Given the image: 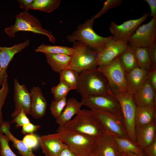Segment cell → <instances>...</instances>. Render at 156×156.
<instances>
[{
  "label": "cell",
  "instance_id": "obj_1",
  "mask_svg": "<svg viewBox=\"0 0 156 156\" xmlns=\"http://www.w3.org/2000/svg\"><path fill=\"white\" fill-rule=\"evenodd\" d=\"M97 68L79 73L76 90L82 97L88 94H113L106 78Z\"/></svg>",
  "mask_w": 156,
  "mask_h": 156
},
{
  "label": "cell",
  "instance_id": "obj_2",
  "mask_svg": "<svg viewBox=\"0 0 156 156\" xmlns=\"http://www.w3.org/2000/svg\"><path fill=\"white\" fill-rule=\"evenodd\" d=\"M95 20L92 16L79 25L76 30L66 36L67 40L72 43L75 41L80 42L96 52H100L113 36L103 37L96 33L93 27Z\"/></svg>",
  "mask_w": 156,
  "mask_h": 156
},
{
  "label": "cell",
  "instance_id": "obj_3",
  "mask_svg": "<svg viewBox=\"0 0 156 156\" xmlns=\"http://www.w3.org/2000/svg\"><path fill=\"white\" fill-rule=\"evenodd\" d=\"M63 126L70 130L96 139L104 132L91 109H81L73 119Z\"/></svg>",
  "mask_w": 156,
  "mask_h": 156
},
{
  "label": "cell",
  "instance_id": "obj_4",
  "mask_svg": "<svg viewBox=\"0 0 156 156\" xmlns=\"http://www.w3.org/2000/svg\"><path fill=\"white\" fill-rule=\"evenodd\" d=\"M63 142L78 156H92L96 139L59 126L57 130Z\"/></svg>",
  "mask_w": 156,
  "mask_h": 156
},
{
  "label": "cell",
  "instance_id": "obj_5",
  "mask_svg": "<svg viewBox=\"0 0 156 156\" xmlns=\"http://www.w3.org/2000/svg\"><path fill=\"white\" fill-rule=\"evenodd\" d=\"M4 31L10 38L14 37L18 31H26L45 35L52 43L55 44L56 41L51 33L43 28L38 19L27 11H23L17 15L14 24L6 28Z\"/></svg>",
  "mask_w": 156,
  "mask_h": 156
},
{
  "label": "cell",
  "instance_id": "obj_6",
  "mask_svg": "<svg viewBox=\"0 0 156 156\" xmlns=\"http://www.w3.org/2000/svg\"><path fill=\"white\" fill-rule=\"evenodd\" d=\"M72 43L73 52L67 68L79 73L98 66L99 53L80 42L75 41Z\"/></svg>",
  "mask_w": 156,
  "mask_h": 156
},
{
  "label": "cell",
  "instance_id": "obj_7",
  "mask_svg": "<svg viewBox=\"0 0 156 156\" xmlns=\"http://www.w3.org/2000/svg\"><path fill=\"white\" fill-rule=\"evenodd\" d=\"M97 68L106 78L113 93H129L125 72L118 57L109 63L98 66Z\"/></svg>",
  "mask_w": 156,
  "mask_h": 156
},
{
  "label": "cell",
  "instance_id": "obj_8",
  "mask_svg": "<svg viewBox=\"0 0 156 156\" xmlns=\"http://www.w3.org/2000/svg\"><path fill=\"white\" fill-rule=\"evenodd\" d=\"M113 94L120 104L128 137L131 140L136 142L135 136L136 106L132 95L128 92H114Z\"/></svg>",
  "mask_w": 156,
  "mask_h": 156
},
{
  "label": "cell",
  "instance_id": "obj_9",
  "mask_svg": "<svg viewBox=\"0 0 156 156\" xmlns=\"http://www.w3.org/2000/svg\"><path fill=\"white\" fill-rule=\"evenodd\" d=\"M90 109L97 119L104 132L114 136L129 138L122 115L94 109Z\"/></svg>",
  "mask_w": 156,
  "mask_h": 156
},
{
  "label": "cell",
  "instance_id": "obj_10",
  "mask_svg": "<svg viewBox=\"0 0 156 156\" xmlns=\"http://www.w3.org/2000/svg\"><path fill=\"white\" fill-rule=\"evenodd\" d=\"M82 105L119 115H122L120 104L114 94H88L82 97Z\"/></svg>",
  "mask_w": 156,
  "mask_h": 156
},
{
  "label": "cell",
  "instance_id": "obj_11",
  "mask_svg": "<svg viewBox=\"0 0 156 156\" xmlns=\"http://www.w3.org/2000/svg\"><path fill=\"white\" fill-rule=\"evenodd\" d=\"M156 41V19L152 18L148 23L140 26L128 40L134 48L148 47Z\"/></svg>",
  "mask_w": 156,
  "mask_h": 156
},
{
  "label": "cell",
  "instance_id": "obj_12",
  "mask_svg": "<svg viewBox=\"0 0 156 156\" xmlns=\"http://www.w3.org/2000/svg\"><path fill=\"white\" fill-rule=\"evenodd\" d=\"M148 16V13H145L139 18L129 20L120 25L112 21L109 25V31L114 39L128 42L131 37Z\"/></svg>",
  "mask_w": 156,
  "mask_h": 156
},
{
  "label": "cell",
  "instance_id": "obj_13",
  "mask_svg": "<svg viewBox=\"0 0 156 156\" xmlns=\"http://www.w3.org/2000/svg\"><path fill=\"white\" fill-rule=\"evenodd\" d=\"M14 92L13 99L14 109L11 116L13 118L18 115L22 110L27 115L30 114L31 99L30 92L25 84L19 83L16 78L14 79Z\"/></svg>",
  "mask_w": 156,
  "mask_h": 156
},
{
  "label": "cell",
  "instance_id": "obj_14",
  "mask_svg": "<svg viewBox=\"0 0 156 156\" xmlns=\"http://www.w3.org/2000/svg\"><path fill=\"white\" fill-rule=\"evenodd\" d=\"M29 43L30 40H27L11 47H0V88L8 77L7 68L14 55L26 48Z\"/></svg>",
  "mask_w": 156,
  "mask_h": 156
},
{
  "label": "cell",
  "instance_id": "obj_15",
  "mask_svg": "<svg viewBox=\"0 0 156 156\" xmlns=\"http://www.w3.org/2000/svg\"><path fill=\"white\" fill-rule=\"evenodd\" d=\"M92 156H120L114 136L104 132L96 138Z\"/></svg>",
  "mask_w": 156,
  "mask_h": 156
},
{
  "label": "cell",
  "instance_id": "obj_16",
  "mask_svg": "<svg viewBox=\"0 0 156 156\" xmlns=\"http://www.w3.org/2000/svg\"><path fill=\"white\" fill-rule=\"evenodd\" d=\"M40 146L45 156H58L64 148L68 147L58 134H49L39 137Z\"/></svg>",
  "mask_w": 156,
  "mask_h": 156
},
{
  "label": "cell",
  "instance_id": "obj_17",
  "mask_svg": "<svg viewBox=\"0 0 156 156\" xmlns=\"http://www.w3.org/2000/svg\"><path fill=\"white\" fill-rule=\"evenodd\" d=\"M128 42L113 38L99 53L98 66L108 64L118 57L127 47Z\"/></svg>",
  "mask_w": 156,
  "mask_h": 156
},
{
  "label": "cell",
  "instance_id": "obj_18",
  "mask_svg": "<svg viewBox=\"0 0 156 156\" xmlns=\"http://www.w3.org/2000/svg\"><path fill=\"white\" fill-rule=\"evenodd\" d=\"M136 107H156V91L150 84L148 79L143 86L132 95Z\"/></svg>",
  "mask_w": 156,
  "mask_h": 156
},
{
  "label": "cell",
  "instance_id": "obj_19",
  "mask_svg": "<svg viewBox=\"0 0 156 156\" xmlns=\"http://www.w3.org/2000/svg\"><path fill=\"white\" fill-rule=\"evenodd\" d=\"M31 99L30 114L34 118L38 119L42 118L45 115L47 103L40 88L34 86L30 92Z\"/></svg>",
  "mask_w": 156,
  "mask_h": 156
},
{
  "label": "cell",
  "instance_id": "obj_20",
  "mask_svg": "<svg viewBox=\"0 0 156 156\" xmlns=\"http://www.w3.org/2000/svg\"><path fill=\"white\" fill-rule=\"evenodd\" d=\"M126 83L129 93L132 95L139 90L147 79V71L138 66L125 73Z\"/></svg>",
  "mask_w": 156,
  "mask_h": 156
},
{
  "label": "cell",
  "instance_id": "obj_21",
  "mask_svg": "<svg viewBox=\"0 0 156 156\" xmlns=\"http://www.w3.org/2000/svg\"><path fill=\"white\" fill-rule=\"evenodd\" d=\"M156 121L135 129L136 142L143 149L156 139Z\"/></svg>",
  "mask_w": 156,
  "mask_h": 156
},
{
  "label": "cell",
  "instance_id": "obj_22",
  "mask_svg": "<svg viewBox=\"0 0 156 156\" xmlns=\"http://www.w3.org/2000/svg\"><path fill=\"white\" fill-rule=\"evenodd\" d=\"M83 105L81 102L73 97L67 100L66 106L60 116L56 119V122L59 126H63L70 121L81 110Z\"/></svg>",
  "mask_w": 156,
  "mask_h": 156
},
{
  "label": "cell",
  "instance_id": "obj_23",
  "mask_svg": "<svg viewBox=\"0 0 156 156\" xmlns=\"http://www.w3.org/2000/svg\"><path fill=\"white\" fill-rule=\"evenodd\" d=\"M10 123L8 121H3L0 126V133L6 135L13 143V145L23 156H32L34 154L32 149L28 146L22 140L16 138L10 131Z\"/></svg>",
  "mask_w": 156,
  "mask_h": 156
},
{
  "label": "cell",
  "instance_id": "obj_24",
  "mask_svg": "<svg viewBox=\"0 0 156 156\" xmlns=\"http://www.w3.org/2000/svg\"><path fill=\"white\" fill-rule=\"evenodd\" d=\"M154 121H156V107L136 106L135 128L146 125Z\"/></svg>",
  "mask_w": 156,
  "mask_h": 156
},
{
  "label": "cell",
  "instance_id": "obj_25",
  "mask_svg": "<svg viewBox=\"0 0 156 156\" xmlns=\"http://www.w3.org/2000/svg\"><path fill=\"white\" fill-rule=\"evenodd\" d=\"M47 62L54 71L59 73L68 66L71 56L65 54H45Z\"/></svg>",
  "mask_w": 156,
  "mask_h": 156
},
{
  "label": "cell",
  "instance_id": "obj_26",
  "mask_svg": "<svg viewBox=\"0 0 156 156\" xmlns=\"http://www.w3.org/2000/svg\"><path fill=\"white\" fill-rule=\"evenodd\" d=\"M134 48L128 44L127 48L118 56L125 73L128 72L138 66Z\"/></svg>",
  "mask_w": 156,
  "mask_h": 156
},
{
  "label": "cell",
  "instance_id": "obj_27",
  "mask_svg": "<svg viewBox=\"0 0 156 156\" xmlns=\"http://www.w3.org/2000/svg\"><path fill=\"white\" fill-rule=\"evenodd\" d=\"M120 152L130 153L138 155H142L144 152L143 149L136 142L129 138L114 136Z\"/></svg>",
  "mask_w": 156,
  "mask_h": 156
},
{
  "label": "cell",
  "instance_id": "obj_28",
  "mask_svg": "<svg viewBox=\"0 0 156 156\" xmlns=\"http://www.w3.org/2000/svg\"><path fill=\"white\" fill-rule=\"evenodd\" d=\"M134 50L138 66L146 71H148L151 68L152 64L148 47H135Z\"/></svg>",
  "mask_w": 156,
  "mask_h": 156
},
{
  "label": "cell",
  "instance_id": "obj_29",
  "mask_svg": "<svg viewBox=\"0 0 156 156\" xmlns=\"http://www.w3.org/2000/svg\"><path fill=\"white\" fill-rule=\"evenodd\" d=\"M36 52H41L45 54H65L71 56L73 53V47L61 45H51L42 44L35 50Z\"/></svg>",
  "mask_w": 156,
  "mask_h": 156
},
{
  "label": "cell",
  "instance_id": "obj_30",
  "mask_svg": "<svg viewBox=\"0 0 156 156\" xmlns=\"http://www.w3.org/2000/svg\"><path fill=\"white\" fill-rule=\"evenodd\" d=\"M60 2V0H34L31 9L50 13L58 8Z\"/></svg>",
  "mask_w": 156,
  "mask_h": 156
},
{
  "label": "cell",
  "instance_id": "obj_31",
  "mask_svg": "<svg viewBox=\"0 0 156 156\" xmlns=\"http://www.w3.org/2000/svg\"><path fill=\"white\" fill-rule=\"evenodd\" d=\"M60 81L66 83L72 90H76L79 73L73 69L67 68L59 73Z\"/></svg>",
  "mask_w": 156,
  "mask_h": 156
},
{
  "label": "cell",
  "instance_id": "obj_32",
  "mask_svg": "<svg viewBox=\"0 0 156 156\" xmlns=\"http://www.w3.org/2000/svg\"><path fill=\"white\" fill-rule=\"evenodd\" d=\"M72 90L71 88L65 82L60 81L59 83L51 88V93L53 95L54 100L58 101L66 97L69 92Z\"/></svg>",
  "mask_w": 156,
  "mask_h": 156
},
{
  "label": "cell",
  "instance_id": "obj_33",
  "mask_svg": "<svg viewBox=\"0 0 156 156\" xmlns=\"http://www.w3.org/2000/svg\"><path fill=\"white\" fill-rule=\"evenodd\" d=\"M67 99L64 98L58 101L53 100L49 107L51 113L54 118H57L61 115L66 104Z\"/></svg>",
  "mask_w": 156,
  "mask_h": 156
},
{
  "label": "cell",
  "instance_id": "obj_34",
  "mask_svg": "<svg viewBox=\"0 0 156 156\" xmlns=\"http://www.w3.org/2000/svg\"><path fill=\"white\" fill-rule=\"evenodd\" d=\"M9 138L5 135L0 133V155L1 156H17L10 147Z\"/></svg>",
  "mask_w": 156,
  "mask_h": 156
},
{
  "label": "cell",
  "instance_id": "obj_35",
  "mask_svg": "<svg viewBox=\"0 0 156 156\" xmlns=\"http://www.w3.org/2000/svg\"><path fill=\"white\" fill-rule=\"evenodd\" d=\"M9 92L8 77L6 78L0 89V126L3 121L2 112V107Z\"/></svg>",
  "mask_w": 156,
  "mask_h": 156
},
{
  "label": "cell",
  "instance_id": "obj_36",
  "mask_svg": "<svg viewBox=\"0 0 156 156\" xmlns=\"http://www.w3.org/2000/svg\"><path fill=\"white\" fill-rule=\"evenodd\" d=\"M122 1V0H107L104 2L101 10L94 16V19L100 17L108 10L118 7L121 5Z\"/></svg>",
  "mask_w": 156,
  "mask_h": 156
},
{
  "label": "cell",
  "instance_id": "obj_37",
  "mask_svg": "<svg viewBox=\"0 0 156 156\" xmlns=\"http://www.w3.org/2000/svg\"><path fill=\"white\" fill-rule=\"evenodd\" d=\"M22 141L31 149L36 148L40 144L39 137L34 133L26 134Z\"/></svg>",
  "mask_w": 156,
  "mask_h": 156
},
{
  "label": "cell",
  "instance_id": "obj_38",
  "mask_svg": "<svg viewBox=\"0 0 156 156\" xmlns=\"http://www.w3.org/2000/svg\"><path fill=\"white\" fill-rule=\"evenodd\" d=\"M12 123L16 124V127L17 128L30 122V120L27 116V114L23 110L16 116L13 118Z\"/></svg>",
  "mask_w": 156,
  "mask_h": 156
},
{
  "label": "cell",
  "instance_id": "obj_39",
  "mask_svg": "<svg viewBox=\"0 0 156 156\" xmlns=\"http://www.w3.org/2000/svg\"><path fill=\"white\" fill-rule=\"evenodd\" d=\"M147 79L153 89L156 92V66H152L147 71Z\"/></svg>",
  "mask_w": 156,
  "mask_h": 156
},
{
  "label": "cell",
  "instance_id": "obj_40",
  "mask_svg": "<svg viewBox=\"0 0 156 156\" xmlns=\"http://www.w3.org/2000/svg\"><path fill=\"white\" fill-rule=\"evenodd\" d=\"M40 125H34L31 122L26 124L22 126V133L24 134L34 133L40 129Z\"/></svg>",
  "mask_w": 156,
  "mask_h": 156
},
{
  "label": "cell",
  "instance_id": "obj_41",
  "mask_svg": "<svg viewBox=\"0 0 156 156\" xmlns=\"http://www.w3.org/2000/svg\"><path fill=\"white\" fill-rule=\"evenodd\" d=\"M143 150L147 156H156V139Z\"/></svg>",
  "mask_w": 156,
  "mask_h": 156
},
{
  "label": "cell",
  "instance_id": "obj_42",
  "mask_svg": "<svg viewBox=\"0 0 156 156\" xmlns=\"http://www.w3.org/2000/svg\"><path fill=\"white\" fill-rule=\"evenodd\" d=\"M148 48L152 66H156V41Z\"/></svg>",
  "mask_w": 156,
  "mask_h": 156
},
{
  "label": "cell",
  "instance_id": "obj_43",
  "mask_svg": "<svg viewBox=\"0 0 156 156\" xmlns=\"http://www.w3.org/2000/svg\"><path fill=\"white\" fill-rule=\"evenodd\" d=\"M34 0H18L20 4V7L22 8L23 11L28 12L31 9V7Z\"/></svg>",
  "mask_w": 156,
  "mask_h": 156
},
{
  "label": "cell",
  "instance_id": "obj_44",
  "mask_svg": "<svg viewBox=\"0 0 156 156\" xmlns=\"http://www.w3.org/2000/svg\"><path fill=\"white\" fill-rule=\"evenodd\" d=\"M149 6L150 9V13L149 15L156 19V0H144Z\"/></svg>",
  "mask_w": 156,
  "mask_h": 156
},
{
  "label": "cell",
  "instance_id": "obj_45",
  "mask_svg": "<svg viewBox=\"0 0 156 156\" xmlns=\"http://www.w3.org/2000/svg\"><path fill=\"white\" fill-rule=\"evenodd\" d=\"M58 156H78L68 147L63 149Z\"/></svg>",
  "mask_w": 156,
  "mask_h": 156
},
{
  "label": "cell",
  "instance_id": "obj_46",
  "mask_svg": "<svg viewBox=\"0 0 156 156\" xmlns=\"http://www.w3.org/2000/svg\"><path fill=\"white\" fill-rule=\"evenodd\" d=\"M120 156H147L144 153L142 155H138L125 152H120Z\"/></svg>",
  "mask_w": 156,
  "mask_h": 156
},
{
  "label": "cell",
  "instance_id": "obj_47",
  "mask_svg": "<svg viewBox=\"0 0 156 156\" xmlns=\"http://www.w3.org/2000/svg\"><path fill=\"white\" fill-rule=\"evenodd\" d=\"M1 146H0V153L1 152Z\"/></svg>",
  "mask_w": 156,
  "mask_h": 156
},
{
  "label": "cell",
  "instance_id": "obj_48",
  "mask_svg": "<svg viewBox=\"0 0 156 156\" xmlns=\"http://www.w3.org/2000/svg\"><path fill=\"white\" fill-rule=\"evenodd\" d=\"M32 156H36L35 155H34V154Z\"/></svg>",
  "mask_w": 156,
  "mask_h": 156
},
{
  "label": "cell",
  "instance_id": "obj_49",
  "mask_svg": "<svg viewBox=\"0 0 156 156\" xmlns=\"http://www.w3.org/2000/svg\"></svg>",
  "mask_w": 156,
  "mask_h": 156
}]
</instances>
